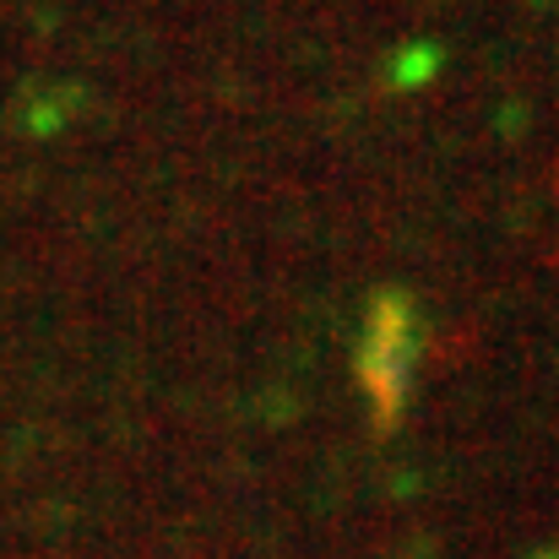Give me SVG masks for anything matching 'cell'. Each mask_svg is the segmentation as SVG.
<instances>
[{
	"label": "cell",
	"instance_id": "6da1fadb",
	"mask_svg": "<svg viewBox=\"0 0 559 559\" xmlns=\"http://www.w3.org/2000/svg\"><path fill=\"white\" fill-rule=\"evenodd\" d=\"M413 310L407 299L385 294L374 299L370 316H365V359H359V374H365V391H370L374 413L391 418L396 396L407 391V365H413Z\"/></svg>",
	"mask_w": 559,
	"mask_h": 559
}]
</instances>
